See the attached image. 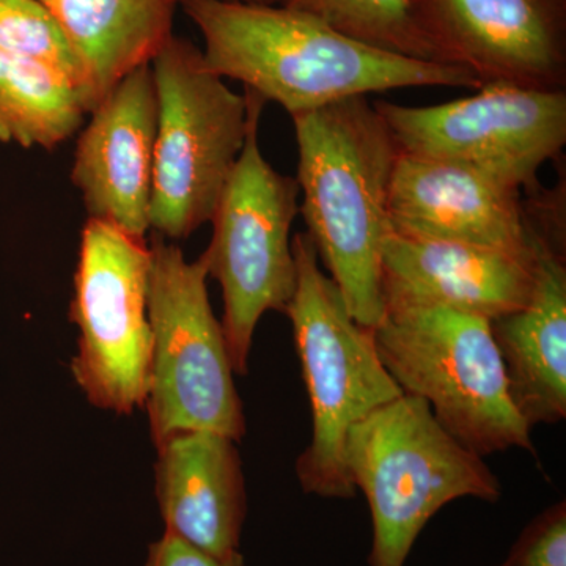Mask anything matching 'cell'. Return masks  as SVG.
<instances>
[{
    "instance_id": "3957f363",
    "label": "cell",
    "mask_w": 566,
    "mask_h": 566,
    "mask_svg": "<svg viewBox=\"0 0 566 566\" xmlns=\"http://www.w3.org/2000/svg\"><path fill=\"white\" fill-rule=\"evenodd\" d=\"M292 245L296 289L285 315L312 415V439L297 458L296 475L304 493L352 499L356 488L345 464L346 436L403 390L381 363L374 329L353 318L340 290L324 274L312 238L297 233Z\"/></svg>"
},
{
    "instance_id": "277c9868",
    "label": "cell",
    "mask_w": 566,
    "mask_h": 566,
    "mask_svg": "<svg viewBox=\"0 0 566 566\" xmlns=\"http://www.w3.org/2000/svg\"><path fill=\"white\" fill-rule=\"evenodd\" d=\"M345 464L370 506V566H405L417 536L450 502L494 504L502 495L485 460L447 433L416 395L403 394L353 424Z\"/></svg>"
},
{
    "instance_id": "6da1fadb",
    "label": "cell",
    "mask_w": 566,
    "mask_h": 566,
    "mask_svg": "<svg viewBox=\"0 0 566 566\" xmlns=\"http://www.w3.org/2000/svg\"><path fill=\"white\" fill-rule=\"evenodd\" d=\"M178 7L202 33L208 70L290 115L397 88H480L463 69L368 46L279 3L178 0Z\"/></svg>"
},
{
    "instance_id": "30bf717a",
    "label": "cell",
    "mask_w": 566,
    "mask_h": 566,
    "mask_svg": "<svg viewBox=\"0 0 566 566\" xmlns=\"http://www.w3.org/2000/svg\"><path fill=\"white\" fill-rule=\"evenodd\" d=\"M398 151L461 164L520 189L566 144V92L483 85L475 95L438 106L376 102Z\"/></svg>"
},
{
    "instance_id": "ba28073f",
    "label": "cell",
    "mask_w": 566,
    "mask_h": 566,
    "mask_svg": "<svg viewBox=\"0 0 566 566\" xmlns=\"http://www.w3.org/2000/svg\"><path fill=\"white\" fill-rule=\"evenodd\" d=\"M148 318L151 360L145 408L153 444L180 431L210 430L240 442L243 401L222 323L208 296L202 259L189 262L180 245L153 234Z\"/></svg>"
},
{
    "instance_id": "ffe728a7",
    "label": "cell",
    "mask_w": 566,
    "mask_h": 566,
    "mask_svg": "<svg viewBox=\"0 0 566 566\" xmlns=\"http://www.w3.org/2000/svg\"><path fill=\"white\" fill-rule=\"evenodd\" d=\"M0 50L57 71L76 85L85 106L84 65L62 25L40 0H0Z\"/></svg>"
},
{
    "instance_id": "8992f818",
    "label": "cell",
    "mask_w": 566,
    "mask_h": 566,
    "mask_svg": "<svg viewBox=\"0 0 566 566\" xmlns=\"http://www.w3.org/2000/svg\"><path fill=\"white\" fill-rule=\"evenodd\" d=\"M150 66L158 99L150 230L177 243L211 221L248 136V98L181 36H170Z\"/></svg>"
},
{
    "instance_id": "603a6c76",
    "label": "cell",
    "mask_w": 566,
    "mask_h": 566,
    "mask_svg": "<svg viewBox=\"0 0 566 566\" xmlns=\"http://www.w3.org/2000/svg\"><path fill=\"white\" fill-rule=\"evenodd\" d=\"M238 2L268 3V6H275V3H277V0H238Z\"/></svg>"
},
{
    "instance_id": "52a82bcc",
    "label": "cell",
    "mask_w": 566,
    "mask_h": 566,
    "mask_svg": "<svg viewBox=\"0 0 566 566\" xmlns=\"http://www.w3.org/2000/svg\"><path fill=\"white\" fill-rule=\"evenodd\" d=\"M249 128L240 158L212 212L200 255L222 289V329L237 375H248L253 335L266 312L285 314L296 289L292 226L300 212L296 178L277 172L260 148L263 98L244 88Z\"/></svg>"
},
{
    "instance_id": "7a4b0ae2",
    "label": "cell",
    "mask_w": 566,
    "mask_h": 566,
    "mask_svg": "<svg viewBox=\"0 0 566 566\" xmlns=\"http://www.w3.org/2000/svg\"><path fill=\"white\" fill-rule=\"evenodd\" d=\"M292 118L305 233L349 314L375 329L385 316L381 256L392 230L389 196L400 151L367 96L300 112Z\"/></svg>"
},
{
    "instance_id": "9a60e30c",
    "label": "cell",
    "mask_w": 566,
    "mask_h": 566,
    "mask_svg": "<svg viewBox=\"0 0 566 566\" xmlns=\"http://www.w3.org/2000/svg\"><path fill=\"white\" fill-rule=\"evenodd\" d=\"M238 442L210 430L155 444V494L166 531L214 554L240 551L248 491Z\"/></svg>"
},
{
    "instance_id": "ac0fdd59",
    "label": "cell",
    "mask_w": 566,
    "mask_h": 566,
    "mask_svg": "<svg viewBox=\"0 0 566 566\" xmlns=\"http://www.w3.org/2000/svg\"><path fill=\"white\" fill-rule=\"evenodd\" d=\"M87 115L73 82L0 50V142L52 151L80 132Z\"/></svg>"
},
{
    "instance_id": "2e32d148",
    "label": "cell",
    "mask_w": 566,
    "mask_h": 566,
    "mask_svg": "<svg viewBox=\"0 0 566 566\" xmlns=\"http://www.w3.org/2000/svg\"><path fill=\"white\" fill-rule=\"evenodd\" d=\"M535 282L527 303L491 322L510 397L528 427L566 417V233L532 227Z\"/></svg>"
},
{
    "instance_id": "e0dca14e",
    "label": "cell",
    "mask_w": 566,
    "mask_h": 566,
    "mask_svg": "<svg viewBox=\"0 0 566 566\" xmlns=\"http://www.w3.org/2000/svg\"><path fill=\"white\" fill-rule=\"evenodd\" d=\"M80 55L88 114L174 35L178 0H40Z\"/></svg>"
},
{
    "instance_id": "d6986e66",
    "label": "cell",
    "mask_w": 566,
    "mask_h": 566,
    "mask_svg": "<svg viewBox=\"0 0 566 566\" xmlns=\"http://www.w3.org/2000/svg\"><path fill=\"white\" fill-rule=\"evenodd\" d=\"M368 46L434 62L412 18L409 0H277Z\"/></svg>"
},
{
    "instance_id": "44dd1931",
    "label": "cell",
    "mask_w": 566,
    "mask_h": 566,
    "mask_svg": "<svg viewBox=\"0 0 566 566\" xmlns=\"http://www.w3.org/2000/svg\"><path fill=\"white\" fill-rule=\"evenodd\" d=\"M499 566H566V502L536 515Z\"/></svg>"
},
{
    "instance_id": "4fadbf2b",
    "label": "cell",
    "mask_w": 566,
    "mask_h": 566,
    "mask_svg": "<svg viewBox=\"0 0 566 566\" xmlns=\"http://www.w3.org/2000/svg\"><path fill=\"white\" fill-rule=\"evenodd\" d=\"M392 232L534 255L523 189L461 164L400 153L389 196Z\"/></svg>"
},
{
    "instance_id": "7c38bea8",
    "label": "cell",
    "mask_w": 566,
    "mask_h": 566,
    "mask_svg": "<svg viewBox=\"0 0 566 566\" xmlns=\"http://www.w3.org/2000/svg\"><path fill=\"white\" fill-rule=\"evenodd\" d=\"M88 115L91 122L77 137L71 181L88 219L145 240L158 125L150 63L126 74Z\"/></svg>"
},
{
    "instance_id": "5b68a950",
    "label": "cell",
    "mask_w": 566,
    "mask_h": 566,
    "mask_svg": "<svg viewBox=\"0 0 566 566\" xmlns=\"http://www.w3.org/2000/svg\"><path fill=\"white\" fill-rule=\"evenodd\" d=\"M374 337L403 394L427 401L436 422L465 449L482 458L509 449L534 452L490 319L446 307L392 308Z\"/></svg>"
},
{
    "instance_id": "9c48e42d",
    "label": "cell",
    "mask_w": 566,
    "mask_h": 566,
    "mask_svg": "<svg viewBox=\"0 0 566 566\" xmlns=\"http://www.w3.org/2000/svg\"><path fill=\"white\" fill-rule=\"evenodd\" d=\"M150 248L111 223L87 219L74 274L71 375L96 408L132 416L145 408L151 360Z\"/></svg>"
},
{
    "instance_id": "5bb4252c",
    "label": "cell",
    "mask_w": 566,
    "mask_h": 566,
    "mask_svg": "<svg viewBox=\"0 0 566 566\" xmlns=\"http://www.w3.org/2000/svg\"><path fill=\"white\" fill-rule=\"evenodd\" d=\"M535 266L536 245L534 255H516L390 230L381 256L385 312L446 307L493 322L527 303Z\"/></svg>"
},
{
    "instance_id": "8fae6325",
    "label": "cell",
    "mask_w": 566,
    "mask_h": 566,
    "mask_svg": "<svg viewBox=\"0 0 566 566\" xmlns=\"http://www.w3.org/2000/svg\"><path fill=\"white\" fill-rule=\"evenodd\" d=\"M433 61L483 85L565 91L566 0H409Z\"/></svg>"
},
{
    "instance_id": "7402d4cb",
    "label": "cell",
    "mask_w": 566,
    "mask_h": 566,
    "mask_svg": "<svg viewBox=\"0 0 566 566\" xmlns=\"http://www.w3.org/2000/svg\"><path fill=\"white\" fill-rule=\"evenodd\" d=\"M144 566H245V562L240 551L229 556H214L169 532H164L161 538L148 547Z\"/></svg>"
}]
</instances>
